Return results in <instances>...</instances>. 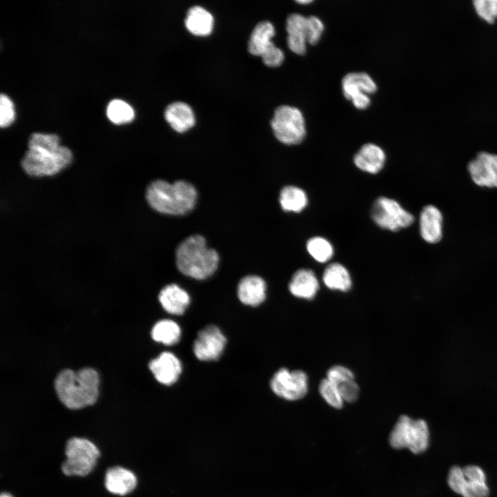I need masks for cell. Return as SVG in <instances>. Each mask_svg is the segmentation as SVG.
<instances>
[{"label":"cell","instance_id":"6da1fadb","mask_svg":"<svg viewBox=\"0 0 497 497\" xmlns=\"http://www.w3.org/2000/svg\"><path fill=\"white\" fill-rule=\"evenodd\" d=\"M28 150L21 160L25 172L32 176H50L70 164V150L59 144L55 134L32 133L28 141Z\"/></svg>","mask_w":497,"mask_h":497},{"label":"cell","instance_id":"7a4b0ae2","mask_svg":"<svg viewBox=\"0 0 497 497\" xmlns=\"http://www.w3.org/2000/svg\"><path fill=\"white\" fill-rule=\"evenodd\" d=\"M99 375L92 368L78 371L64 369L55 378L59 400L68 409H79L95 404L99 395Z\"/></svg>","mask_w":497,"mask_h":497},{"label":"cell","instance_id":"3957f363","mask_svg":"<svg viewBox=\"0 0 497 497\" xmlns=\"http://www.w3.org/2000/svg\"><path fill=\"white\" fill-rule=\"evenodd\" d=\"M146 197L156 211L169 215H184L194 207L197 191L190 183L179 180L173 184L158 179L148 186Z\"/></svg>","mask_w":497,"mask_h":497},{"label":"cell","instance_id":"277c9868","mask_svg":"<svg viewBox=\"0 0 497 497\" xmlns=\"http://www.w3.org/2000/svg\"><path fill=\"white\" fill-rule=\"evenodd\" d=\"M176 264L179 271L196 280L212 275L219 264L216 251L208 248L204 237L191 235L182 242L176 250Z\"/></svg>","mask_w":497,"mask_h":497},{"label":"cell","instance_id":"5b68a950","mask_svg":"<svg viewBox=\"0 0 497 497\" xmlns=\"http://www.w3.org/2000/svg\"><path fill=\"white\" fill-rule=\"evenodd\" d=\"M430 433L426 421L401 416L389 435V444L396 449H408L414 454L425 452L429 446Z\"/></svg>","mask_w":497,"mask_h":497},{"label":"cell","instance_id":"8992f818","mask_svg":"<svg viewBox=\"0 0 497 497\" xmlns=\"http://www.w3.org/2000/svg\"><path fill=\"white\" fill-rule=\"evenodd\" d=\"M65 455L62 472L68 476H85L93 470L100 451L90 440L72 437L66 442Z\"/></svg>","mask_w":497,"mask_h":497},{"label":"cell","instance_id":"52a82bcc","mask_svg":"<svg viewBox=\"0 0 497 497\" xmlns=\"http://www.w3.org/2000/svg\"><path fill=\"white\" fill-rule=\"evenodd\" d=\"M447 485L462 497H489L490 493L484 470L475 465L451 467L447 475Z\"/></svg>","mask_w":497,"mask_h":497},{"label":"cell","instance_id":"ba28073f","mask_svg":"<svg viewBox=\"0 0 497 497\" xmlns=\"http://www.w3.org/2000/svg\"><path fill=\"white\" fill-rule=\"evenodd\" d=\"M271 125L275 137L286 145L299 144L306 135L304 116L293 106L283 105L277 107Z\"/></svg>","mask_w":497,"mask_h":497},{"label":"cell","instance_id":"9c48e42d","mask_svg":"<svg viewBox=\"0 0 497 497\" xmlns=\"http://www.w3.org/2000/svg\"><path fill=\"white\" fill-rule=\"evenodd\" d=\"M371 217L380 228L396 232L409 227L415 221L412 213L394 199L380 196L371 208Z\"/></svg>","mask_w":497,"mask_h":497},{"label":"cell","instance_id":"30bf717a","mask_svg":"<svg viewBox=\"0 0 497 497\" xmlns=\"http://www.w3.org/2000/svg\"><path fill=\"white\" fill-rule=\"evenodd\" d=\"M270 384L277 396L287 400H297L304 398L308 392V376L302 370L289 371L281 368L273 375Z\"/></svg>","mask_w":497,"mask_h":497},{"label":"cell","instance_id":"8fae6325","mask_svg":"<svg viewBox=\"0 0 497 497\" xmlns=\"http://www.w3.org/2000/svg\"><path fill=\"white\" fill-rule=\"evenodd\" d=\"M226 343V339L220 329L210 325L198 333L193 344V352L199 360H216L221 356Z\"/></svg>","mask_w":497,"mask_h":497},{"label":"cell","instance_id":"7c38bea8","mask_svg":"<svg viewBox=\"0 0 497 497\" xmlns=\"http://www.w3.org/2000/svg\"><path fill=\"white\" fill-rule=\"evenodd\" d=\"M467 171L478 186L497 188V155L483 151L469 162Z\"/></svg>","mask_w":497,"mask_h":497},{"label":"cell","instance_id":"4fadbf2b","mask_svg":"<svg viewBox=\"0 0 497 497\" xmlns=\"http://www.w3.org/2000/svg\"><path fill=\"white\" fill-rule=\"evenodd\" d=\"M443 215L433 204L425 206L419 216V231L422 239L429 244H436L443 236Z\"/></svg>","mask_w":497,"mask_h":497},{"label":"cell","instance_id":"5bb4252c","mask_svg":"<svg viewBox=\"0 0 497 497\" xmlns=\"http://www.w3.org/2000/svg\"><path fill=\"white\" fill-rule=\"evenodd\" d=\"M149 369L155 379L165 385L175 383L182 373L179 360L170 352H163L149 362Z\"/></svg>","mask_w":497,"mask_h":497},{"label":"cell","instance_id":"9a60e30c","mask_svg":"<svg viewBox=\"0 0 497 497\" xmlns=\"http://www.w3.org/2000/svg\"><path fill=\"white\" fill-rule=\"evenodd\" d=\"M385 162L386 154L383 149L372 143L362 146L353 157V163L359 170L373 175L382 170Z\"/></svg>","mask_w":497,"mask_h":497},{"label":"cell","instance_id":"2e32d148","mask_svg":"<svg viewBox=\"0 0 497 497\" xmlns=\"http://www.w3.org/2000/svg\"><path fill=\"white\" fill-rule=\"evenodd\" d=\"M104 483L110 493L126 496L135 489L137 480L133 471L121 466H115L106 471Z\"/></svg>","mask_w":497,"mask_h":497},{"label":"cell","instance_id":"e0dca14e","mask_svg":"<svg viewBox=\"0 0 497 497\" xmlns=\"http://www.w3.org/2000/svg\"><path fill=\"white\" fill-rule=\"evenodd\" d=\"M320 289L318 279L315 273L309 269H300L296 271L289 284V290L295 297L312 300Z\"/></svg>","mask_w":497,"mask_h":497},{"label":"cell","instance_id":"ac0fdd59","mask_svg":"<svg viewBox=\"0 0 497 497\" xmlns=\"http://www.w3.org/2000/svg\"><path fill=\"white\" fill-rule=\"evenodd\" d=\"M266 285L264 280L257 275L243 277L237 286V296L243 304L256 306L266 298Z\"/></svg>","mask_w":497,"mask_h":497},{"label":"cell","instance_id":"d6986e66","mask_svg":"<svg viewBox=\"0 0 497 497\" xmlns=\"http://www.w3.org/2000/svg\"><path fill=\"white\" fill-rule=\"evenodd\" d=\"M159 300L162 306L168 313L182 315L190 303V297L180 286L170 284L161 290Z\"/></svg>","mask_w":497,"mask_h":497},{"label":"cell","instance_id":"ffe728a7","mask_svg":"<svg viewBox=\"0 0 497 497\" xmlns=\"http://www.w3.org/2000/svg\"><path fill=\"white\" fill-rule=\"evenodd\" d=\"M344 96L348 100L362 94L374 93L377 86L372 78L365 72H350L342 79Z\"/></svg>","mask_w":497,"mask_h":497},{"label":"cell","instance_id":"44dd1931","mask_svg":"<svg viewBox=\"0 0 497 497\" xmlns=\"http://www.w3.org/2000/svg\"><path fill=\"white\" fill-rule=\"evenodd\" d=\"M165 119L170 126L178 133H184L193 126L195 117L191 107L183 102L169 104L164 113Z\"/></svg>","mask_w":497,"mask_h":497},{"label":"cell","instance_id":"7402d4cb","mask_svg":"<svg viewBox=\"0 0 497 497\" xmlns=\"http://www.w3.org/2000/svg\"><path fill=\"white\" fill-rule=\"evenodd\" d=\"M322 282L328 289L333 291L347 292L352 286L349 271L338 262L331 263L324 269Z\"/></svg>","mask_w":497,"mask_h":497},{"label":"cell","instance_id":"603a6c76","mask_svg":"<svg viewBox=\"0 0 497 497\" xmlns=\"http://www.w3.org/2000/svg\"><path fill=\"white\" fill-rule=\"evenodd\" d=\"M187 30L194 35L206 36L211 34L213 28L212 14L201 6L191 8L185 19Z\"/></svg>","mask_w":497,"mask_h":497},{"label":"cell","instance_id":"cb8c5ba5","mask_svg":"<svg viewBox=\"0 0 497 497\" xmlns=\"http://www.w3.org/2000/svg\"><path fill=\"white\" fill-rule=\"evenodd\" d=\"M279 202L283 211L298 213L307 206L309 198L306 193L302 188L289 185L282 188Z\"/></svg>","mask_w":497,"mask_h":497},{"label":"cell","instance_id":"d4e9b609","mask_svg":"<svg viewBox=\"0 0 497 497\" xmlns=\"http://www.w3.org/2000/svg\"><path fill=\"white\" fill-rule=\"evenodd\" d=\"M274 26L269 21H262L254 28L248 43V52L255 56H261L262 52L273 43L271 39L275 35Z\"/></svg>","mask_w":497,"mask_h":497},{"label":"cell","instance_id":"484cf974","mask_svg":"<svg viewBox=\"0 0 497 497\" xmlns=\"http://www.w3.org/2000/svg\"><path fill=\"white\" fill-rule=\"evenodd\" d=\"M152 338L166 345L177 343L181 337L179 326L171 320H162L157 322L151 330Z\"/></svg>","mask_w":497,"mask_h":497},{"label":"cell","instance_id":"4316f807","mask_svg":"<svg viewBox=\"0 0 497 497\" xmlns=\"http://www.w3.org/2000/svg\"><path fill=\"white\" fill-rule=\"evenodd\" d=\"M306 249L309 255L319 263H326L333 256L334 248L332 244L321 236L309 238L306 243Z\"/></svg>","mask_w":497,"mask_h":497},{"label":"cell","instance_id":"83f0119b","mask_svg":"<svg viewBox=\"0 0 497 497\" xmlns=\"http://www.w3.org/2000/svg\"><path fill=\"white\" fill-rule=\"evenodd\" d=\"M109 119L115 124L129 122L134 118L133 108L121 99H113L109 102L106 110Z\"/></svg>","mask_w":497,"mask_h":497},{"label":"cell","instance_id":"f1b7e54d","mask_svg":"<svg viewBox=\"0 0 497 497\" xmlns=\"http://www.w3.org/2000/svg\"><path fill=\"white\" fill-rule=\"evenodd\" d=\"M319 392L323 399L332 407L340 409L343 406L342 399L337 387L327 378L321 380Z\"/></svg>","mask_w":497,"mask_h":497},{"label":"cell","instance_id":"f546056e","mask_svg":"<svg viewBox=\"0 0 497 497\" xmlns=\"http://www.w3.org/2000/svg\"><path fill=\"white\" fill-rule=\"evenodd\" d=\"M474 6L477 14L489 23L497 18V0H476Z\"/></svg>","mask_w":497,"mask_h":497},{"label":"cell","instance_id":"4dcf8cb0","mask_svg":"<svg viewBox=\"0 0 497 497\" xmlns=\"http://www.w3.org/2000/svg\"><path fill=\"white\" fill-rule=\"evenodd\" d=\"M323 30L324 24L318 17L315 16L307 17L306 28L307 43L311 45L316 44L319 41Z\"/></svg>","mask_w":497,"mask_h":497},{"label":"cell","instance_id":"1f68e13d","mask_svg":"<svg viewBox=\"0 0 497 497\" xmlns=\"http://www.w3.org/2000/svg\"><path fill=\"white\" fill-rule=\"evenodd\" d=\"M15 116L14 104L12 100L5 94L0 96V125L6 127L10 125Z\"/></svg>","mask_w":497,"mask_h":497},{"label":"cell","instance_id":"d6a6232c","mask_svg":"<svg viewBox=\"0 0 497 497\" xmlns=\"http://www.w3.org/2000/svg\"><path fill=\"white\" fill-rule=\"evenodd\" d=\"M335 385L355 378L354 373L347 367L342 365L331 367L327 373V378Z\"/></svg>","mask_w":497,"mask_h":497},{"label":"cell","instance_id":"836d02e7","mask_svg":"<svg viewBox=\"0 0 497 497\" xmlns=\"http://www.w3.org/2000/svg\"><path fill=\"white\" fill-rule=\"evenodd\" d=\"M335 386L344 401L353 402L358 399L360 389L354 379L344 381Z\"/></svg>","mask_w":497,"mask_h":497},{"label":"cell","instance_id":"e575fe53","mask_svg":"<svg viewBox=\"0 0 497 497\" xmlns=\"http://www.w3.org/2000/svg\"><path fill=\"white\" fill-rule=\"evenodd\" d=\"M261 57L268 66L277 67L284 61V53L273 42L262 52Z\"/></svg>","mask_w":497,"mask_h":497},{"label":"cell","instance_id":"d590c367","mask_svg":"<svg viewBox=\"0 0 497 497\" xmlns=\"http://www.w3.org/2000/svg\"><path fill=\"white\" fill-rule=\"evenodd\" d=\"M351 101L355 108L361 110L367 108L371 103L370 98L367 94L355 96Z\"/></svg>","mask_w":497,"mask_h":497},{"label":"cell","instance_id":"8d00e7d4","mask_svg":"<svg viewBox=\"0 0 497 497\" xmlns=\"http://www.w3.org/2000/svg\"><path fill=\"white\" fill-rule=\"evenodd\" d=\"M0 497H13V496L8 492H2Z\"/></svg>","mask_w":497,"mask_h":497},{"label":"cell","instance_id":"74e56055","mask_svg":"<svg viewBox=\"0 0 497 497\" xmlns=\"http://www.w3.org/2000/svg\"><path fill=\"white\" fill-rule=\"evenodd\" d=\"M297 2L299 3H301V4H306V3H310L311 2H312V1H308V0H306V1H297Z\"/></svg>","mask_w":497,"mask_h":497}]
</instances>
